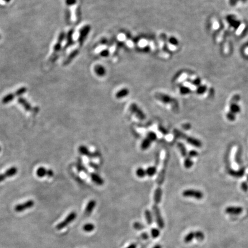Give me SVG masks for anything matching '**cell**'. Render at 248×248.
<instances>
[{"label": "cell", "instance_id": "42", "mask_svg": "<svg viewBox=\"0 0 248 248\" xmlns=\"http://www.w3.org/2000/svg\"><path fill=\"white\" fill-rule=\"evenodd\" d=\"M158 130L161 132V133H162L164 135H167V134H168V130L165 128V127H164L163 126H158Z\"/></svg>", "mask_w": 248, "mask_h": 248}, {"label": "cell", "instance_id": "30", "mask_svg": "<svg viewBox=\"0 0 248 248\" xmlns=\"http://www.w3.org/2000/svg\"><path fill=\"white\" fill-rule=\"evenodd\" d=\"M136 174L137 176L140 178H144L147 175L145 170L141 167H139L137 169V170L136 171Z\"/></svg>", "mask_w": 248, "mask_h": 248}, {"label": "cell", "instance_id": "47", "mask_svg": "<svg viewBox=\"0 0 248 248\" xmlns=\"http://www.w3.org/2000/svg\"><path fill=\"white\" fill-rule=\"evenodd\" d=\"M193 85H194L195 86H199L200 85V80L199 79H198V78H197V79H195L193 82H192V83Z\"/></svg>", "mask_w": 248, "mask_h": 248}, {"label": "cell", "instance_id": "41", "mask_svg": "<svg viewBox=\"0 0 248 248\" xmlns=\"http://www.w3.org/2000/svg\"><path fill=\"white\" fill-rule=\"evenodd\" d=\"M188 156L189 157H195L198 156V152L195 150H191L188 153Z\"/></svg>", "mask_w": 248, "mask_h": 248}, {"label": "cell", "instance_id": "6", "mask_svg": "<svg viewBox=\"0 0 248 248\" xmlns=\"http://www.w3.org/2000/svg\"><path fill=\"white\" fill-rule=\"evenodd\" d=\"M155 97L160 102L165 103V104H172L173 105H175V103L176 102L175 99L171 98L170 96L163 94V93H157L155 95Z\"/></svg>", "mask_w": 248, "mask_h": 248}, {"label": "cell", "instance_id": "15", "mask_svg": "<svg viewBox=\"0 0 248 248\" xmlns=\"http://www.w3.org/2000/svg\"><path fill=\"white\" fill-rule=\"evenodd\" d=\"M90 178L93 182L98 186H102L104 183V180L103 179L95 173L91 174Z\"/></svg>", "mask_w": 248, "mask_h": 248}, {"label": "cell", "instance_id": "1", "mask_svg": "<svg viewBox=\"0 0 248 248\" xmlns=\"http://www.w3.org/2000/svg\"><path fill=\"white\" fill-rule=\"evenodd\" d=\"M64 35H65V34L63 32H62L60 33L59 38H58V40L54 47V52H53L52 56L50 58V61L52 62V63L55 62L58 58V53L60 51V50L61 49L62 42L64 39Z\"/></svg>", "mask_w": 248, "mask_h": 248}, {"label": "cell", "instance_id": "20", "mask_svg": "<svg viewBox=\"0 0 248 248\" xmlns=\"http://www.w3.org/2000/svg\"><path fill=\"white\" fill-rule=\"evenodd\" d=\"M78 53H79V51L77 50L73 51L70 54V55L67 58V59L65 60V61L63 63V64L64 65H67L68 63H70V62L72 61V60L74 58H75L76 57V56L78 54Z\"/></svg>", "mask_w": 248, "mask_h": 248}, {"label": "cell", "instance_id": "52", "mask_svg": "<svg viewBox=\"0 0 248 248\" xmlns=\"http://www.w3.org/2000/svg\"><path fill=\"white\" fill-rule=\"evenodd\" d=\"M189 126V124H185L183 126V127L185 129H189V127L190 126Z\"/></svg>", "mask_w": 248, "mask_h": 248}, {"label": "cell", "instance_id": "56", "mask_svg": "<svg viewBox=\"0 0 248 248\" xmlns=\"http://www.w3.org/2000/svg\"><path fill=\"white\" fill-rule=\"evenodd\" d=\"M247 181H248V176H247Z\"/></svg>", "mask_w": 248, "mask_h": 248}, {"label": "cell", "instance_id": "36", "mask_svg": "<svg viewBox=\"0 0 248 248\" xmlns=\"http://www.w3.org/2000/svg\"><path fill=\"white\" fill-rule=\"evenodd\" d=\"M207 90V87L206 86H200L196 90V93L199 95H201L205 93Z\"/></svg>", "mask_w": 248, "mask_h": 248}, {"label": "cell", "instance_id": "4", "mask_svg": "<svg viewBox=\"0 0 248 248\" xmlns=\"http://www.w3.org/2000/svg\"><path fill=\"white\" fill-rule=\"evenodd\" d=\"M129 110L132 114H135V116L140 120L143 121L146 118L145 113L143 110L134 103H132L129 107Z\"/></svg>", "mask_w": 248, "mask_h": 248}, {"label": "cell", "instance_id": "13", "mask_svg": "<svg viewBox=\"0 0 248 248\" xmlns=\"http://www.w3.org/2000/svg\"><path fill=\"white\" fill-rule=\"evenodd\" d=\"M243 212V209L238 206H229L225 209V213L230 215H240Z\"/></svg>", "mask_w": 248, "mask_h": 248}, {"label": "cell", "instance_id": "29", "mask_svg": "<svg viewBox=\"0 0 248 248\" xmlns=\"http://www.w3.org/2000/svg\"><path fill=\"white\" fill-rule=\"evenodd\" d=\"M94 70H95V73L98 75L101 76H103L105 75V70L104 68L102 66H101V65H98L95 66V68H94Z\"/></svg>", "mask_w": 248, "mask_h": 248}, {"label": "cell", "instance_id": "14", "mask_svg": "<svg viewBox=\"0 0 248 248\" xmlns=\"http://www.w3.org/2000/svg\"><path fill=\"white\" fill-rule=\"evenodd\" d=\"M90 30V27L89 25H87V26L83 27L80 31L79 37L78 39V42H79L80 45H81L83 43V41H84L85 39H86L87 35L88 34Z\"/></svg>", "mask_w": 248, "mask_h": 248}, {"label": "cell", "instance_id": "23", "mask_svg": "<svg viewBox=\"0 0 248 248\" xmlns=\"http://www.w3.org/2000/svg\"><path fill=\"white\" fill-rule=\"evenodd\" d=\"M151 143L152 142L149 139H148L147 138H145L143 140L141 144V149L144 151L148 149L150 147L151 145Z\"/></svg>", "mask_w": 248, "mask_h": 248}, {"label": "cell", "instance_id": "7", "mask_svg": "<svg viewBox=\"0 0 248 248\" xmlns=\"http://www.w3.org/2000/svg\"><path fill=\"white\" fill-rule=\"evenodd\" d=\"M76 217V213L75 212H71L70 214H69L67 217L65 218V219L59 223L57 226L56 229L58 230H61L62 229L66 227L68 224L71 223Z\"/></svg>", "mask_w": 248, "mask_h": 248}, {"label": "cell", "instance_id": "9", "mask_svg": "<svg viewBox=\"0 0 248 248\" xmlns=\"http://www.w3.org/2000/svg\"><path fill=\"white\" fill-rule=\"evenodd\" d=\"M181 138L186 140V141L187 142V143H188L189 144H190V145H192V146H194L195 147L200 148L202 146V142L199 140L196 139V138H195L194 137H190V136H186L185 134L183 133L182 135Z\"/></svg>", "mask_w": 248, "mask_h": 248}, {"label": "cell", "instance_id": "44", "mask_svg": "<svg viewBox=\"0 0 248 248\" xmlns=\"http://www.w3.org/2000/svg\"><path fill=\"white\" fill-rule=\"evenodd\" d=\"M169 42L171 44H172V45H177L178 44V41L177 39L176 38H175V37H171L169 39Z\"/></svg>", "mask_w": 248, "mask_h": 248}, {"label": "cell", "instance_id": "19", "mask_svg": "<svg viewBox=\"0 0 248 248\" xmlns=\"http://www.w3.org/2000/svg\"><path fill=\"white\" fill-rule=\"evenodd\" d=\"M227 20L228 21V23H229V24L233 27L234 28L237 29L239 27V26L240 25V22L236 20L235 19H234V17L231 16H228L227 17Z\"/></svg>", "mask_w": 248, "mask_h": 248}, {"label": "cell", "instance_id": "12", "mask_svg": "<svg viewBox=\"0 0 248 248\" xmlns=\"http://www.w3.org/2000/svg\"><path fill=\"white\" fill-rule=\"evenodd\" d=\"M17 102L19 103H20L22 106L25 109L27 112H35V113H37L38 112V108L34 107L32 108L31 106L30 103L24 98L19 97L17 99Z\"/></svg>", "mask_w": 248, "mask_h": 248}, {"label": "cell", "instance_id": "26", "mask_svg": "<svg viewBox=\"0 0 248 248\" xmlns=\"http://www.w3.org/2000/svg\"><path fill=\"white\" fill-rule=\"evenodd\" d=\"M129 93V91L128 90V89H123L120 91H118L117 93H116V98L118 99H121L125 97L126 96H127Z\"/></svg>", "mask_w": 248, "mask_h": 248}, {"label": "cell", "instance_id": "45", "mask_svg": "<svg viewBox=\"0 0 248 248\" xmlns=\"http://www.w3.org/2000/svg\"><path fill=\"white\" fill-rule=\"evenodd\" d=\"M241 187L242 189L244 191H245V192L248 191V183L247 182H242V184H241Z\"/></svg>", "mask_w": 248, "mask_h": 248}, {"label": "cell", "instance_id": "39", "mask_svg": "<svg viewBox=\"0 0 248 248\" xmlns=\"http://www.w3.org/2000/svg\"><path fill=\"white\" fill-rule=\"evenodd\" d=\"M133 227L135 229L137 230H141L145 228V226L139 222H135L133 225Z\"/></svg>", "mask_w": 248, "mask_h": 248}, {"label": "cell", "instance_id": "11", "mask_svg": "<svg viewBox=\"0 0 248 248\" xmlns=\"http://www.w3.org/2000/svg\"><path fill=\"white\" fill-rule=\"evenodd\" d=\"M36 175L39 178H43L47 176L49 178H52L54 176V172L52 169H47L44 167H39L36 171Z\"/></svg>", "mask_w": 248, "mask_h": 248}, {"label": "cell", "instance_id": "38", "mask_svg": "<svg viewBox=\"0 0 248 248\" xmlns=\"http://www.w3.org/2000/svg\"><path fill=\"white\" fill-rule=\"evenodd\" d=\"M190 92H191V90L187 87L183 86L180 88V93H181L182 95H186L187 94H189Z\"/></svg>", "mask_w": 248, "mask_h": 248}, {"label": "cell", "instance_id": "28", "mask_svg": "<svg viewBox=\"0 0 248 248\" xmlns=\"http://www.w3.org/2000/svg\"><path fill=\"white\" fill-rule=\"evenodd\" d=\"M178 148L179 149L180 154H181V155L183 156V157H186V156L188 155V153L187 152V149H186L185 145L181 143H178Z\"/></svg>", "mask_w": 248, "mask_h": 248}, {"label": "cell", "instance_id": "57", "mask_svg": "<svg viewBox=\"0 0 248 248\" xmlns=\"http://www.w3.org/2000/svg\"><path fill=\"white\" fill-rule=\"evenodd\" d=\"M1 147H0V152H1Z\"/></svg>", "mask_w": 248, "mask_h": 248}, {"label": "cell", "instance_id": "40", "mask_svg": "<svg viewBox=\"0 0 248 248\" xmlns=\"http://www.w3.org/2000/svg\"><path fill=\"white\" fill-rule=\"evenodd\" d=\"M151 234H152V237L154 238H157L159 236V235H160V231H159V230L158 229H155V228H153L151 230Z\"/></svg>", "mask_w": 248, "mask_h": 248}, {"label": "cell", "instance_id": "24", "mask_svg": "<svg viewBox=\"0 0 248 248\" xmlns=\"http://www.w3.org/2000/svg\"><path fill=\"white\" fill-rule=\"evenodd\" d=\"M146 171V175L149 177L154 176L155 174L157 173V168L155 166H151L147 168L145 170Z\"/></svg>", "mask_w": 248, "mask_h": 248}, {"label": "cell", "instance_id": "25", "mask_svg": "<svg viewBox=\"0 0 248 248\" xmlns=\"http://www.w3.org/2000/svg\"><path fill=\"white\" fill-rule=\"evenodd\" d=\"M78 151L79 152L80 154L82 155H84V156H89L90 155V151L89 150V149L85 145H81L78 148Z\"/></svg>", "mask_w": 248, "mask_h": 248}, {"label": "cell", "instance_id": "54", "mask_svg": "<svg viewBox=\"0 0 248 248\" xmlns=\"http://www.w3.org/2000/svg\"><path fill=\"white\" fill-rule=\"evenodd\" d=\"M5 2H9L11 0H3Z\"/></svg>", "mask_w": 248, "mask_h": 248}, {"label": "cell", "instance_id": "48", "mask_svg": "<svg viewBox=\"0 0 248 248\" xmlns=\"http://www.w3.org/2000/svg\"><path fill=\"white\" fill-rule=\"evenodd\" d=\"M240 0H229V3L231 6H235Z\"/></svg>", "mask_w": 248, "mask_h": 248}, {"label": "cell", "instance_id": "5", "mask_svg": "<svg viewBox=\"0 0 248 248\" xmlns=\"http://www.w3.org/2000/svg\"><path fill=\"white\" fill-rule=\"evenodd\" d=\"M152 210L155 216V219L156 220V222L157 223L158 226L160 229H163L164 227V222L163 220V219L161 217V214L160 211V209H158L157 205L155 204L152 207Z\"/></svg>", "mask_w": 248, "mask_h": 248}, {"label": "cell", "instance_id": "22", "mask_svg": "<svg viewBox=\"0 0 248 248\" xmlns=\"http://www.w3.org/2000/svg\"><path fill=\"white\" fill-rule=\"evenodd\" d=\"M230 112L234 113L235 114L241 112V108L237 103H230Z\"/></svg>", "mask_w": 248, "mask_h": 248}, {"label": "cell", "instance_id": "53", "mask_svg": "<svg viewBox=\"0 0 248 248\" xmlns=\"http://www.w3.org/2000/svg\"><path fill=\"white\" fill-rule=\"evenodd\" d=\"M153 248H161V246H160V245H157L155 246V247H154Z\"/></svg>", "mask_w": 248, "mask_h": 248}, {"label": "cell", "instance_id": "3", "mask_svg": "<svg viewBox=\"0 0 248 248\" xmlns=\"http://www.w3.org/2000/svg\"><path fill=\"white\" fill-rule=\"evenodd\" d=\"M183 196L186 198H192L198 200H200L203 198V194L199 190L188 189L184 191L182 193Z\"/></svg>", "mask_w": 248, "mask_h": 248}, {"label": "cell", "instance_id": "32", "mask_svg": "<svg viewBox=\"0 0 248 248\" xmlns=\"http://www.w3.org/2000/svg\"><path fill=\"white\" fill-rule=\"evenodd\" d=\"M194 164L193 161L191 160V158L188 157H186L185 161H184V166L187 169H189L192 167Z\"/></svg>", "mask_w": 248, "mask_h": 248}, {"label": "cell", "instance_id": "17", "mask_svg": "<svg viewBox=\"0 0 248 248\" xmlns=\"http://www.w3.org/2000/svg\"><path fill=\"white\" fill-rule=\"evenodd\" d=\"M96 206V202L94 200H90L85 209V214L86 216H89L92 214L93 212V210L94 209L95 207Z\"/></svg>", "mask_w": 248, "mask_h": 248}, {"label": "cell", "instance_id": "27", "mask_svg": "<svg viewBox=\"0 0 248 248\" xmlns=\"http://www.w3.org/2000/svg\"><path fill=\"white\" fill-rule=\"evenodd\" d=\"M72 34H73V31H70V32H68V36H67V44H66L64 48V50H66L68 47H70L71 45H72L73 44Z\"/></svg>", "mask_w": 248, "mask_h": 248}, {"label": "cell", "instance_id": "51", "mask_svg": "<svg viewBox=\"0 0 248 248\" xmlns=\"http://www.w3.org/2000/svg\"><path fill=\"white\" fill-rule=\"evenodd\" d=\"M136 247H137V245L136 244H131L130 245H129L128 247H127L126 248H136Z\"/></svg>", "mask_w": 248, "mask_h": 248}, {"label": "cell", "instance_id": "16", "mask_svg": "<svg viewBox=\"0 0 248 248\" xmlns=\"http://www.w3.org/2000/svg\"><path fill=\"white\" fill-rule=\"evenodd\" d=\"M162 195H163L162 189L160 187L157 188L155 189V193H154V197L155 204L158 205V203H160V202L161 200Z\"/></svg>", "mask_w": 248, "mask_h": 248}, {"label": "cell", "instance_id": "37", "mask_svg": "<svg viewBox=\"0 0 248 248\" xmlns=\"http://www.w3.org/2000/svg\"><path fill=\"white\" fill-rule=\"evenodd\" d=\"M27 88H26V87H21V88L19 89V90H17L15 92L14 94H15L16 96H20L22 95L23 94H24V93H25V92H27Z\"/></svg>", "mask_w": 248, "mask_h": 248}, {"label": "cell", "instance_id": "8", "mask_svg": "<svg viewBox=\"0 0 248 248\" xmlns=\"http://www.w3.org/2000/svg\"><path fill=\"white\" fill-rule=\"evenodd\" d=\"M34 205V202L32 200H29L24 203L17 205L15 206L14 210L16 212H23V211L32 208Z\"/></svg>", "mask_w": 248, "mask_h": 248}, {"label": "cell", "instance_id": "55", "mask_svg": "<svg viewBox=\"0 0 248 248\" xmlns=\"http://www.w3.org/2000/svg\"><path fill=\"white\" fill-rule=\"evenodd\" d=\"M241 1H242L243 2H247V0H241Z\"/></svg>", "mask_w": 248, "mask_h": 248}, {"label": "cell", "instance_id": "34", "mask_svg": "<svg viewBox=\"0 0 248 248\" xmlns=\"http://www.w3.org/2000/svg\"><path fill=\"white\" fill-rule=\"evenodd\" d=\"M147 138L148 139H149L151 142H153V141H155L157 140V134L155 133L154 132H149L147 134Z\"/></svg>", "mask_w": 248, "mask_h": 248}, {"label": "cell", "instance_id": "50", "mask_svg": "<svg viewBox=\"0 0 248 248\" xmlns=\"http://www.w3.org/2000/svg\"><path fill=\"white\" fill-rule=\"evenodd\" d=\"M101 54H102V56H107L108 55V54H109V52H108L107 51H103V52L101 53Z\"/></svg>", "mask_w": 248, "mask_h": 248}, {"label": "cell", "instance_id": "31", "mask_svg": "<svg viewBox=\"0 0 248 248\" xmlns=\"http://www.w3.org/2000/svg\"><path fill=\"white\" fill-rule=\"evenodd\" d=\"M145 217L147 220V222L148 225H151L153 222V218L151 212L149 210H146L145 211Z\"/></svg>", "mask_w": 248, "mask_h": 248}, {"label": "cell", "instance_id": "43", "mask_svg": "<svg viewBox=\"0 0 248 248\" xmlns=\"http://www.w3.org/2000/svg\"><path fill=\"white\" fill-rule=\"evenodd\" d=\"M240 99V96L239 95H236L232 98L230 101V103H237L238 101H239Z\"/></svg>", "mask_w": 248, "mask_h": 248}, {"label": "cell", "instance_id": "46", "mask_svg": "<svg viewBox=\"0 0 248 248\" xmlns=\"http://www.w3.org/2000/svg\"><path fill=\"white\" fill-rule=\"evenodd\" d=\"M76 0H65V3L68 6L74 5L76 3Z\"/></svg>", "mask_w": 248, "mask_h": 248}, {"label": "cell", "instance_id": "49", "mask_svg": "<svg viewBox=\"0 0 248 248\" xmlns=\"http://www.w3.org/2000/svg\"><path fill=\"white\" fill-rule=\"evenodd\" d=\"M142 237H143V238L144 239H145V240H147V239H148V238L149 236H148V234H146V233H144V234H142Z\"/></svg>", "mask_w": 248, "mask_h": 248}, {"label": "cell", "instance_id": "35", "mask_svg": "<svg viewBox=\"0 0 248 248\" xmlns=\"http://www.w3.org/2000/svg\"><path fill=\"white\" fill-rule=\"evenodd\" d=\"M226 117L227 120L230 121H234L236 118V116L234 113H232L231 112H229L226 114Z\"/></svg>", "mask_w": 248, "mask_h": 248}, {"label": "cell", "instance_id": "10", "mask_svg": "<svg viewBox=\"0 0 248 248\" xmlns=\"http://www.w3.org/2000/svg\"><path fill=\"white\" fill-rule=\"evenodd\" d=\"M18 172V169L15 167H12L6 170V171L0 174V183L4 181L6 178L14 176Z\"/></svg>", "mask_w": 248, "mask_h": 248}, {"label": "cell", "instance_id": "33", "mask_svg": "<svg viewBox=\"0 0 248 248\" xmlns=\"http://www.w3.org/2000/svg\"><path fill=\"white\" fill-rule=\"evenodd\" d=\"M94 228H95V226L92 223L85 224L83 227V230L86 232H91L94 230Z\"/></svg>", "mask_w": 248, "mask_h": 248}, {"label": "cell", "instance_id": "18", "mask_svg": "<svg viewBox=\"0 0 248 248\" xmlns=\"http://www.w3.org/2000/svg\"><path fill=\"white\" fill-rule=\"evenodd\" d=\"M245 168H242L238 171H235L234 169H230L229 171V174L235 178H241L245 174Z\"/></svg>", "mask_w": 248, "mask_h": 248}, {"label": "cell", "instance_id": "2", "mask_svg": "<svg viewBox=\"0 0 248 248\" xmlns=\"http://www.w3.org/2000/svg\"><path fill=\"white\" fill-rule=\"evenodd\" d=\"M205 237V234L201 231H191L186 235L184 239V241L185 243H189L194 238H196L197 240L201 241L204 240Z\"/></svg>", "mask_w": 248, "mask_h": 248}, {"label": "cell", "instance_id": "21", "mask_svg": "<svg viewBox=\"0 0 248 248\" xmlns=\"http://www.w3.org/2000/svg\"><path fill=\"white\" fill-rule=\"evenodd\" d=\"M16 95L15 94L13 93H10L8 94V95H5L2 99V102L3 104H6L8 103L9 102H10L13 99H14V98L16 97Z\"/></svg>", "mask_w": 248, "mask_h": 248}]
</instances>
